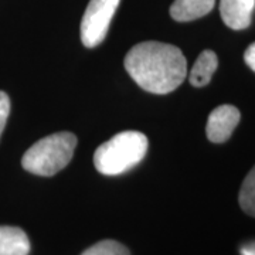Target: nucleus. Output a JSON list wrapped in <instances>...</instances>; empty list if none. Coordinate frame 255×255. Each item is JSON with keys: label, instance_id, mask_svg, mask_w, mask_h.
I'll return each mask as SVG.
<instances>
[{"label": "nucleus", "instance_id": "nucleus-3", "mask_svg": "<svg viewBox=\"0 0 255 255\" xmlns=\"http://www.w3.org/2000/svg\"><path fill=\"white\" fill-rule=\"evenodd\" d=\"M77 136L71 132H58L37 140L23 155L24 170L37 176H54L71 162Z\"/></svg>", "mask_w": 255, "mask_h": 255}, {"label": "nucleus", "instance_id": "nucleus-13", "mask_svg": "<svg viewBox=\"0 0 255 255\" xmlns=\"http://www.w3.org/2000/svg\"><path fill=\"white\" fill-rule=\"evenodd\" d=\"M244 60L246 64L255 73V43H253L251 46H248V48L244 53Z\"/></svg>", "mask_w": 255, "mask_h": 255}, {"label": "nucleus", "instance_id": "nucleus-5", "mask_svg": "<svg viewBox=\"0 0 255 255\" xmlns=\"http://www.w3.org/2000/svg\"><path fill=\"white\" fill-rule=\"evenodd\" d=\"M241 114L233 105H220L210 114L206 133L210 142L223 143L227 142L234 129L240 124Z\"/></svg>", "mask_w": 255, "mask_h": 255}, {"label": "nucleus", "instance_id": "nucleus-6", "mask_svg": "<svg viewBox=\"0 0 255 255\" xmlns=\"http://www.w3.org/2000/svg\"><path fill=\"white\" fill-rule=\"evenodd\" d=\"M255 0H221L220 13L223 21L233 30H244L251 24Z\"/></svg>", "mask_w": 255, "mask_h": 255}, {"label": "nucleus", "instance_id": "nucleus-11", "mask_svg": "<svg viewBox=\"0 0 255 255\" xmlns=\"http://www.w3.org/2000/svg\"><path fill=\"white\" fill-rule=\"evenodd\" d=\"M81 255H130L124 244L114 240H104L85 250Z\"/></svg>", "mask_w": 255, "mask_h": 255}, {"label": "nucleus", "instance_id": "nucleus-7", "mask_svg": "<svg viewBox=\"0 0 255 255\" xmlns=\"http://www.w3.org/2000/svg\"><path fill=\"white\" fill-rule=\"evenodd\" d=\"M30 240L18 227L0 226V255H28Z\"/></svg>", "mask_w": 255, "mask_h": 255}, {"label": "nucleus", "instance_id": "nucleus-4", "mask_svg": "<svg viewBox=\"0 0 255 255\" xmlns=\"http://www.w3.org/2000/svg\"><path fill=\"white\" fill-rule=\"evenodd\" d=\"M121 0H90L81 21V41L88 48L105 40Z\"/></svg>", "mask_w": 255, "mask_h": 255}, {"label": "nucleus", "instance_id": "nucleus-12", "mask_svg": "<svg viewBox=\"0 0 255 255\" xmlns=\"http://www.w3.org/2000/svg\"><path fill=\"white\" fill-rule=\"evenodd\" d=\"M10 115V98L7 94L0 91V136L4 130V127L7 124V118Z\"/></svg>", "mask_w": 255, "mask_h": 255}, {"label": "nucleus", "instance_id": "nucleus-1", "mask_svg": "<svg viewBox=\"0 0 255 255\" xmlns=\"http://www.w3.org/2000/svg\"><path fill=\"white\" fill-rule=\"evenodd\" d=\"M124 65L142 90L157 95L174 91L187 75V61L182 50L159 41H145L132 47Z\"/></svg>", "mask_w": 255, "mask_h": 255}, {"label": "nucleus", "instance_id": "nucleus-10", "mask_svg": "<svg viewBox=\"0 0 255 255\" xmlns=\"http://www.w3.org/2000/svg\"><path fill=\"white\" fill-rule=\"evenodd\" d=\"M238 201L246 214L255 217V166L243 182L238 194Z\"/></svg>", "mask_w": 255, "mask_h": 255}, {"label": "nucleus", "instance_id": "nucleus-8", "mask_svg": "<svg viewBox=\"0 0 255 255\" xmlns=\"http://www.w3.org/2000/svg\"><path fill=\"white\" fill-rule=\"evenodd\" d=\"M216 0H174L170 7V16L176 21H191L209 14Z\"/></svg>", "mask_w": 255, "mask_h": 255}, {"label": "nucleus", "instance_id": "nucleus-14", "mask_svg": "<svg viewBox=\"0 0 255 255\" xmlns=\"http://www.w3.org/2000/svg\"><path fill=\"white\" fill-rule=\"evenodd\" d=\"M241 254L243 255H255V244H250L241 248Z\"/></svg>", "mask_w": 255, "mask_h": 255}, {"label": "nucleus", "instance_id": "nucleus-2", "mask_svg": "<svg viewBox=\"0 0 255 255\" xmlns=\"http://www.w3.org/2000/svg\"><path fill=\"white\" fill-rule=\"evenodd\" d=\"M149 140L137 130L121 132L95 150V169L104 176H118L130 170L143 160Z\"/></svg>", "mask_w": 255, "mask_h": 255}, {"label": "nucleus", "instance_id": "nucleus-9", "mask_svg": "<svg viewBox=\"0 0 255 255\" xmlns=\"http://www.w3.org/2000/svg\"><path fill=\"white\" fill-rule=\"evenodd\" d=\"M217 67H219V58L216 53L211 50H204L191 68L189 74V81L193 87H197V88L206 87L211 81L213 74L216 73Z\"/></svg>", "mask_w": 255, "mask_h": 255}]
</instances>
